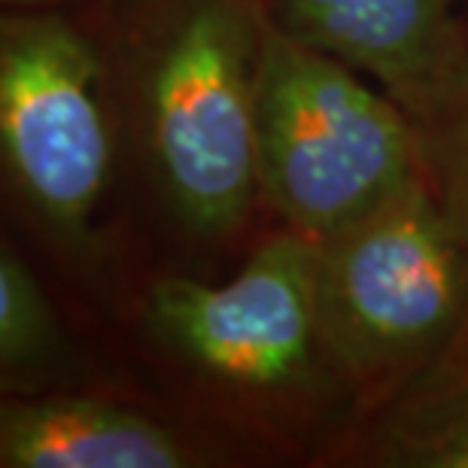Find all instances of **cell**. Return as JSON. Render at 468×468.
I'll return each instance as SVG.
<instances>
[{
    "label": "cell",
    "instance_id": "obj_1",
    "mask_svg": "<svg viewBox=\"0 0 468 468\" xmlns=\"http://www.w3.org/2000/svg\"><path fill=\"white\" fill-rule=\"evenodd\" d=\"M271 0H146L131 98L146 165L186 229L222 238L250 217L256 89Z\"/></svg>",
    "mask_w": 468,
    "mask_h": 468
},
{
    "label": "cell",
    "instance_id": "obj_2",
    "mask_svg": "<svg viewBox=\"0 0 468 468\" xmlns=\"http://www.w3.org/2000/svg\"><path fill=\"white\" fill-rule=\"evenodd\" d=\"M316 320L332 371L378 410L468 332V247L429 176L316 240Z\"/></svg>",
    "mask_w": 468,
    "mask_h": 468
},
{
    "label": "cell",
    "instance_id": "obj_3",
    "mask_svg": "<svg viewBox=\"0 0 468 468\" xmlns=\"http://www.w3.org/2000/svg\"><path fill=\"white\" fill-rule=\"evenodd\" d=\"M420 176L417 119L271 13L256 89V183L283 226L323 240Z\"/></svg>",
    "mask_w": 468,
    "mask_h": 468
},
{
    "label": "cell",
    "instance_id": "obj_4",
    "mask_svg": "<svg viewBox=\"0 0 468 468\" xmlns=\"http://www.w3.org/2000/svg\"><path fill=\"white\" fill-rule=\"evenodd\" d=\"M0 149L34 217L80 238L113 174V125L98 49L49 9L0 27Z\"/></svg>",
    "mask_w": 468,
    "mask_h": 468
},
{
    "label": "cell",
    "instance_id": "obj_5",
    "mask_svg": "<svg viewBox=\"0 0 468 468\" xmlns=\"http://www.w3.org/2000/svg\"><path fill=\"white\" fill-rule=\"evenodd\" d=\"M316 240L274 234L226 283L162 277L144 298L149 335L204 378L280 396L329 365L316 320ZM332 368V365H329Z\"/></svg>",
    "mask_w": 468,
    "mask_h": 468
},
{
    "label": "cell",
    "instance_id": "obj_6",
    "mask_svg": "<svg viewBox=\"0 0 468 468\" xmlns=\"http://www.w3.org/2000/svg\"><path fill=\"white\" fill-rule=\"evenodd\" d=\"M298 40L350 64L420 119L468 64L460 0H271Z\"/></svg>",
    "mask_w": 468,
    "mask_h": 468
},
{
    "label": "cell",
    "instance_id": "obj_7",
    "mask_svg": "<svg viewBox=\"0 0 468 468\" xmlns=\"http://www.w3.org/2000/svg\"><path fill=\"white\" fill-rule=\"evenodd\" d=\"M204 456L158 420L95 396L6 399L0 410L4 468H189Z\"/></svg>",
    "mask_w": 468,
    "mask_h": 468
},
{
    "label": "cell",
    "instance_id": "obj_8",
    "mask_svg": "<svg viewBox=\"0 0 468 468\" xmlns=\"http://www.w3.org/2000/svg\"><path fill=\"white\" fill-rule=\"evenodd\" d=\"M378 414L365 463L468 468V332Z\"/></svg>",
    "mask_w": 468,
    "mask_h": 468
},
{
    "label": "cell",
    "instance_id": "obj_9",
    "mask_svg": "<svg viewBox=\"0 0 468 468\" xmlns=\"http://www.w3.org/2000/svg\"><path fill=\"white\" fill-rule=\"evenodd\" d=\"M61 347V332L40 280L18 252L0 250V365L4 378L46 368Z\"/></svg>",
    "mask_w": 468,
    "mask_h": 468
},
{
    "label": "cell",
    "instance_id": "obj_10",
    "mask_svg": "<svg viewBox=\"0 0 468 468\" xmlns=\"http://www.w3.org/2000/svg\"><path fill=\"white\" fill-rule=\"evenodd\" d=\"M417 125L426 176L468 247V64Z\"/></svg>",
    "mask_w": 468,
    "mask_h": 468
},
{
    "label": "cell",
    "instance_id": "obj_11",
    "mask_svg": "<svg viewBox=\"0 0 468 468\" xmlns=\"http://www.w3.org/2000/svg\"><path fill=\"white\" fill-rule=\"evenodd\" d=\"M6 4H13L16 9H40V6L58 4V0H6Z\"/></svg>",
    "mask_w": 468,
    "mask_h": 468
}]
</instances>
